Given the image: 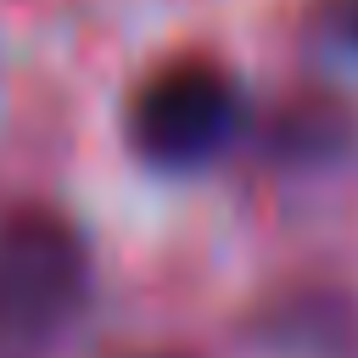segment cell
<instances>
[{"label": "cell", "mask_w": 358, "mask_h": 358, "mask_svg": "<svg viewBox=\"0 0 358 358\" xmlns=\"http://www.w3.org/2000/svg\"><path fill=\"white\" fill-rule=\"evenodd\" d=\"M95 263L84 229L45 201L0 213V358H50L84 319Z\"/></svg>", "instance_id": "1"}, {"label": "cell", "mask_w": 358, "mask_h": 358, "mask_svg": "<svg viewBox=\"0 0 358 358\" xmlns=\"http://www.w3.org/2000/svg\"><path fill=\"white\" fill-rule=\"evenodd\" d=\"M246 129V95L235 73L213 56H168L157 62L123 112L129 151L157 173H196L218 162Z\"/></svg>", "instance_id": "2"}, {"label": "cell", "mask_w": 358, "mask_h": 358, "mask_svg": "<svg viewBox=\"0 0 358 358\" xmlns=\"http://www.w3.org/2000/svg\"><path fill=\"white\" fill-rule=\"evenodd\" d=\"M246 336L274 358H358V296L336 280H285L257 296Z\"/></svg>", "instance_id": "3"}, {"label": "cell", "mask_w": 358, "mask_h": 358, "mask_svg": "<svg viewBox=\"0 0 358 358\" xmlns=\"http://www.w3.org/2000/svg\"><path fill=\"white\" fill-rule=\"evenodd\" d=\"M358 145V117L341 95L330 90H296L285 95L268 123H263V151L268 162L280 168H296V173H313V168H336L347 162Z\"/></svg>", "instance_id": "4"}, {"label": "cell", "mask_w": 358, "mask_h": 358, "mask_svg": "<svg viewBox=\"0 0 358 358\" xmlns=\"http://www.w3.org/2000/svg\"><path fill=\"white\" fill-rule=\"evenodd\" d=\"M324 34L341 56L358 62V0H324Z\"/></svg>", "instance_id": "5"}, {"label": "cell", "mask_w": 358, "mask_h": 358, "mask_svg": "<svg viewBox=\"0 0 358 358\" xmlns=\"http://www.w3.org/2000/svg\"><path fill=\"white\" fill-rule=\"evenodd\" d=\"M129 358H190V352H129Z\"/></svg>", "instance_id": "6"}]
</instances>
